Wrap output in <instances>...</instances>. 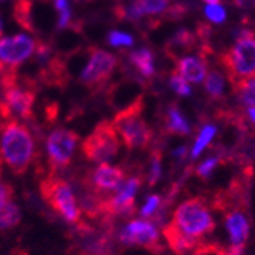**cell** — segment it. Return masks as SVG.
I'll list each match as a JSON object with an SVG mask.
<instances>
[{"label": "cell", "mask_w": 255, "mask_h": 255, "mask_svg": "<svg viewBox=\"0 0 255 255\" xmlns=\"http://www.w3.org/2000/svg\"><path fill=\"white\" fill-rule=\"evenodd\" d=\"M0 156L12 173L28 171L35 159V141L26 124L12 118L2 127Z\"/></svg>", "instance_id": "1"}, {"label": "cell", "mask_w": 255, "mask_h": 255, "mask_svg": "<svg viewBox=\"0 0 255 255\" xmlns=\"http://www.w3.org/2000/svg\"><path fill=\"white\" fill-rule=\"evenodd\" d=\"M171 225L191 240L200 242L205 236L211 234L216 222L210 208L203 199H188L182 202L173 214Z\"/></svg>", "instance_id": "2"}, {"label": "cell", "mask_w": 255, "mask_h": 255, "mask_svg": "<svg viewBox=\"0 0 255 255\" xmlns=\"http://www.w3.org/2000/svg\"><path fill=\"white\" fill-rule=\"evenodd\" d=\"M142 113L144 100L142 97H139L134 101H131L127 107L120 110L113 118L112 124L128 150L145 148L153 137V131L147 126Z\"/></svg>", "instance_id": "3"}, {"label": "cell", "mask_w": 255, "mask_h": 255, "mask_svg": "<svg viewBox=\"0 0 255 255\" xmlns=\"http://www.w3.org/2000/svg\"><path fill=\"white\" fill-rule=\"evenodd\" d=\"M222 63L233 86L255 75V34L252 29L240 28L234 46L222 55Z\"/></svg>", "instance_id": "4"}, {"label": "cell", "mask_w": 255, "mask_h": 255, "mask_svg": "<svg viewBox=\"0 0 255 255\" xmlns=\"http://www.w3.org/2000/svg\"><path fill=\"white\" fill-rule=\"evenodd\" d=\"M40 46V41L25 34L0 38V87L17 80L18 67L34 54H38Z\"/></svg>", "instance_id": "5"}, {"label": "cell", "mask_w": 255, "mask_h": 255, "mask_svg": "<svg viewBox=\"0 0 255 255\" xmlns=\"http://www.w3.org/2000/svg\"><path fill=\"white\" fill-rule=\"evenodd\" d=\"M40 191L52 210L69 223H78L81 220V208L75 197L72 187L64 179L48 176L40 185Z\"/></svg>", "instance_id": "6"}, {"label": "cell", "mask_w": 255, "mask_h": 255, "mask_svg": "<svg viewBox=\"0 0 255 255\" xmlns=\"http://www.w3.org/2000/svg\"><path fill=\"white\" fill-rule=\"evenodd\" d=\"M86 159L94 162H107L113 159L120 151V136L113 124L109 121L100 123L81 145Z\"/></svg>", "instance_id": "7"}, {"label": "cell", "mask_w": 255, "mask_h": 255, "mask_svg": "<svg viewBox=\"0 0 255 255\" xmlns=\"http://www.w3.org/2000/svg\"><path fill=\"white\" fill-rule=\"evenodd\" d=\"M225 217V228L233 248H243L249 239L251 222L243 200H236L233 196L222 197L219 202Z\"/></svg>", "instance_id": "8"}, {"label": "cell", "mask_w": 255, "mask_h": 255, "mask_svg": "<svg viewBox=\"0 0 255 255\" xmlns=\"http://www.w3.org/2000/svg\"><path fill=\"white\" fill-rule=\"evenodd\" d=\"M117 67L118 58L113 54L104 49L90 48L87 64L81 72V83L86 84L90 90L98 92L107 86Z\"/></svg>", "instance_id": "9"}, {"label": "cell", "mask_w": 255, "mask_h": 255, "mask_svg": "<svg viewBox=\"0 0 255 255\" xmlns=\"http://www.w3.org/2000/svg\"><path fill=\"white\" fill-rule=\"evenodd\" d=\"M78 141V134L67 128H55L49 133L46 139V153L52 170H61L71 164Z\"/></svg>", "instance_id": "10"}, {"label": "cell", "mask_w": 255, "mask_h": 255, "mask_svg": "<svg viewBox=\"0 0 255 255\" xmlns=\"http://www.w3.org/2000/svg\"><path fill=\"white\" fill-rule=\"evenodd\" d=\"M3 89V101L8 104L12 113L21 120H31L32 118V110L37 100V92L34 86L20 84L18 80L6 84Z\"/></svg>", "instance_id": "11"}, {"label": "cell", "mask_w": 255, "mask_h": 255, "mask_svg": "<svg viewBox=\"0 0 255 255\" xmlns=\"http://www.w3.org/2000/svg\"><path fill=\"white\" fill-rule=\"evenodd\" d=\"M141 183H142V179L139 176H131L126 179L124 183L117 191L110 194L106 200H103L100 208L110 216H121V214L130 213L133 210L134 199H136L137 190L141 188Z\"/></svg>", "instance_id": "12"}, {"label": "cell", "mask_w": 255, "mask_h": 255, "mask_svg": "<svg viewBox=\"0 0 255 255\" xmlns=\"http://www.w3.org/2000/svg\"><path fill=\"white\" fill-rule=\"evenodd\" d=\"M121 240L128 246H142L148 249H159L160 239L156 225L145 219L128 222L121 231Z\"/></svg>", "instance_id": "13"}, {"label": "cell", "mask_w": 255, "mask_h": 255, "mask_svg": "<svg viewBox=\"0 0 255 255\" xmlns=\"http://www.w3.org/2000/svg\"><path fill=\"white\" fill-rule=\"evenodd\" d=\"M126 179V170L123 167L110 165L107 162H103L92 171L89 185L97 194L109 196L117 191Z\"/></svg>", "instance_id": "14"}, {"label": "cell", "mask_w": 255, "mask_h": 255, "mask_svg": "<svg viewBox=\"0 0 255 255\" xmlns=\"http://www.w3.org/2000/svg\"><path fill=\"white\" fill-rule=\"evenodd\" d=\"M170 2L171 0H134L127 6L117 8L115 14L126 20H141L145 15L164 14L170 8Z\"/></svg>", "instance_id": "15"}, {"label": "cell", "mask_w": 255, "mask_h": 255, "mask_svg": "<svg viewBox=\"0 0 255 255\" xmlns=\"http://www.w3.org/2000/svg\"><path fill=\"white\" fill-rule=\"evenodd\" d=\"M205 58H206L205 54H200L197 57H180V58H177L176 74H179L188 83H202L208 74Z\"/></svg>", "instance_id": "16"}, {"label": "cell", "mask_w": 255, "mask_h": 255, "mask_svg": "<svg viewBox=\"0 0 255 255\" xmlns=\"http://www.w3.org/2000/svg\"><path fill=\"white\" fill-rule=\"evenodd\" d=\"M20 222V210L12 200V188L0 182V229H8Z\"/></svg>", "instance_id": "17"}, {"label": "cell", "mask_w": 255, "mask_h": 255, "mask_svg": "<svg viewBox=\"0 0 255 255\" xmlns=\"http://www.w3.org/2000/svg\"><path fill=\"white\" fill-rule=\"evenodd\" d=\"M164 237L167 240V243L170 245V248L176 252V254H187L190 251H193L199 242L188 239L187 236H183L182 233L170 223L164 228Z\"/></svg>", "instance_id": "18"}, {"label": "cell", "mask_w": 255, "mask_h": 255, "mask_svg": "<svg viewBox=\"0 0 255 255\" xmlns=\"http://www.w3.org/2000/svg\"><path fill=\"white\" fill-rule=\"evenodd\" d=\"M197 44V34H193L188 29L177 31L167 44V51L171 57H177L179 52H188Z\"/></svg>", "instance_id": "19"}, {"label": "cell", "mask_w": 255, "mask_h": 255, "mask_svg": "<svg viewBox=\"0 0 255 255\" xmlns=\"http://www.w3.org/2000/svg\"><path fill=\"white\" fill-rule=\"evenodd\" d=\"M130 61L134 66L139 75H142L144 78H151L156 72L154 69V55L150 49L141 48L137 51H133L130 54Z\"/></svg>", "instance_id": "20"}, {"label": "cell", "mask_w": 255, "mask_h": 255, "mask_svg": "<svg viewBox=\"0 0 255 255\" xmlns=\"http://www.w3.org/2000/svg\"><path fill=\"white\" fill-rule=\"evenodd\" d=\"M165 130L170 134H177V136H185L191 131L188 121L185 120V117L180 113L179 107L176 104H171L167 109L165 113Z\"/></svg>", "instance_id": "21"}, {"label": "cell", "mask_w": 255, "mask_h": 255, "mask_svg": "<svg viewBox=\"0 0 255 255\" xmlns=\"http://www.w3.org/2000/svg\"><path fill=\"white\" fill-rule=\"evenodd\" d=\"M234 90L242 106L255 109V75L236 84Z\"/></svg>", "instance_id": "22"}, {"label": "cell", "mask_w": 255, "mask_h": 255, "mask_svg": "<svg viewBox=\"0 0 255 255\" xmlns=\"http://www.w3.org/2000/svg\"><path fill=\"white\" fill-rule=\"evenodd\" d=\"M205 90L213 100H219L223 95L225 80H223V74L220 71H217V69L208 71V74L205 77Z\"/></svg>", "instance_id": "23"}, {"label": "cell", "mask_w": 255, "mask_h": 255, "mask_svg": "<svg viewBox=\"0 0 255 255\" xmlns=\"http://www.w3.org/2000/svg\"><path fill=\"white\" fill-rule=\"evenodd\" d=\"M31 0H15L14 3V18L20 26L26 28L28 31H34L31 20Z\"/></svg>", "instance_id": "24"}, {"label": "cell", "mask_w": 255, "mask_h": 255, "mask_svg": "<svg viewBox=\"0 0 255 255\" xmlns=\"http://www.w3.org/2000/svg\"><path fill=\"white\" fill-rule=\"evenodd\" d=\"M217 128L214 126H210V124H206L200 133H199V137L196 139V142H194V147H193V151H191V156L193 159H196L197 156H200V153L210 145V142L213 141V137L216 134Z\"/></svg>", "instance_id": "25"}, {"label": "cell", "mask_w": 255, "mask_h": 255, "mask_svg": "<svg viewBox=\"0 0 255 255\" xmlns=\"http://www.w3.org/2000/svg\"><path fill=\"white\" fill-rule=\"evenodd\" d=\"M170 86H171V89L176 92L177 95H180V97H188L190 94H191V87H190V84H188V81L185 80V78H182L179 74H173L171 75V78H170Z\"/></svg>", "instance_id": "26"}, {"label": "cell", "mask_w": 255, "mask_h": 255, "mask_svg": "<svg viewBox=\"0 0 255 255\" xmlns=\"http://www.w3.org/2000/svg\"><path fill=\"white\" fill-rule=\"evenodd\" d=\"M109 44L115 46V48H120V46H131L133 44V37L127 32L121 31H112L107 38Z\"/></svg>", "instance_id": "27"}, {"label": "cell", "mask_w": 255, "mask_h": 255, "mask_svg": "<svg viewBox=\"0 0 255 255\" xmlns=\"http://www.w3.org/2000/svg\"><path fill=\"white\" fill-rule=\"evenodd\" d=\"M160 208V197L157 196V194H153V196H150L148 199H147V202L144 203V206H142V210H141V216L144 217V219H148V217H151L157 210Z\"/></svg>", "instance_id": "28"}, {"label": "cell", "mask_w": 255, "mask_h": 255, "mask_svg": "<svg viewBox=\"0 0 255 255\" xmlns=\"http://www.w3.org/2000/svg\"><path fill=\"white\" fill-rule=\"evenodd\" d=\"M219 162H220V157H210V159H206L203 164L199 165L197 168V176L202 177V179H208L211 176V173L214 171V168L219 165Z\"/></svg>", "instance_id": "29"}, {"label": "cell", "mask_w": 255, "mask_h": 255, "mask_svg": "<svg viewBox=\"0 0 255 255\" xmlns=\"http://www.w3.org/2000/svg\"><path fill=\"white\" fill-rule=\"evenodd\" d=\"M205 14H206L208 18H210L211 21H214V23H222L226 18V11L220 3L219 5H208L205 8Z\"/></svg>", "instance_id": "30"}, {"label": "cell", "mask_w": 255, "mask_h": 255, "mask_svg": "<svg viewBox=\"0 0 255 255\" xmlns=\"http://www.w3.org/2000/svg\"><path fill=\"white\" fill-rule=\"evenodd\" d=\"M160 177V154L157 151L151 156V167H150V185H154V182Z\"/></svg>", "instance_id": "31"}, {"label": "cell", "mask_w": 255, "mask_h": 255, "mask_svg": "<svg viewBox=\"0 0 255 255\" xmlns=\"http://www.w3.org/2000/svg\"><path fill=\"white\" fill-rule=\"evenodd\" d=\"M9 120H12V112L3 100H0V128H2Z\"/></svg>", "instance_id": "32"}, {"label": "cell", "mask_w": 255, "mask_h": 255, "mask_svg": "<svg viewBox=\"0 0 255 255\" xmlns=\"http://www.w3.org/2000/svg\"><path fill=\"white\" fill-rule=\"evenodd\" d=\"M71 21H72V14H71V9L69 8L58 12V28L60 29L67 28L69 25H71Z\"/></svg>", "instance_id": "33"}, {"label": "cell", "mask_w": 255, "mask_h": 255, "mask_svg": "<svg viewBox=\"0 0 255 255\" xmlns=\"http://www.w3.org/2000/svg\"><path fill=\"white\" fill-rule=\"evenodd\" d=\"M223 255H243V248H233V246H229V249H226L223 252Z\"/></svg>", "instance_id": "34"}, {"label": "cell", "mask_w": 255, "mask_h": 255, "mask_svg": "<svg viewBox=\"0 0 255 255\" xmlns=\"http://www.w3.org/2000/svg\"><path fill=\"white\" fill-rule=\"evenodd\" d=\"M55 8H57V11L60 12V11L69 8V2H67V0H55Z\"/></svg>", "instance_id": "35"}, {"label": "cell", "mask_w": 255, "mask_h": 255, "mask_svg": "<svg viewBox=\"0 0 255 255\" xmlns=\"http://www.w3.org/2000/svg\"><path fill=\"white\" fill-rule=\"evenodd\" d=\"M248 117H249L251 123L255 126V109H252V107H249V109H248Z\"/></svg>", "instance_id": "36"}, {"label": "cell", "mask_w": 255, "mask_h": 255, "mask_svg": "<svg viewBox=\"0 0 255 255\" xmlns=\"http://www.w3.org/2000/svg\"><path fill=\"white\" fill-rule=\"evenodd\" d=\"M174 156H185V147H180L174 151Z\"/></svg>", "instance_id": "37"}, {"label": "cell", "mask_w": 255, "mask_h": 255, "mask_svg": "<svg viewBox=\"0 0 255 255\" xmlns=\"http://www.w3.org/2000/svg\"><path fill=\"white\" fill-rule=\"evenodd\" d=\"M203 2L206 5H219L220 3V0H203Z\"/></svg>", "instance_id": "38"}, {"label": "cell", "mask_w": 255, "mask_h": 255, "mask_svg": "<svg viewBox=\"0 0 255 255\" xmlns=\"http://www.w3.org/2000/svg\"><path fill=\"white\" fill-rule=\"evenodd\" d=\"M3 37V21H2V17H0V38Z\"/></svg>", "instance_id": "39"}, {"label": "cell", "mask_w": 255, "mask_h": 255, "mask_svg": "<svg viewBox=\"0 0 255 255\" xmlns=\"http://www.w3.org/2000/svg\"><path fill=\"white\" fill-rule=\"evenodd\" d=\"M2 162L3 160H2V156H0V171H2Z\"/></svg>", "instance_id": "40"}]
</instances>
